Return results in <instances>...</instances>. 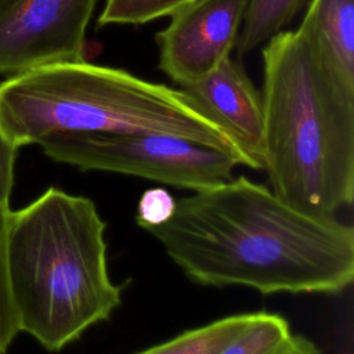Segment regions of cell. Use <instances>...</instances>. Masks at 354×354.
Here are the masks:
<instances>
[{"instance_id": "17", "label": "cell", "mask_w": 354, "mask_h": 354, "mask_svg": "<svg viewBox=\"0 0 354 354\" xmlns=\"http://www.w3.org/2000/svg\"><path fill=\"white\" fill-rule=\"evenodd\" d=\"M274 354H319V351L308 339L299 335H292L288 342Z\"/></svg>"}, {"instance_id": "15", "label": "cell", "mask_w": 354, "mask_h": 354, "mask_svg": "<svg viewBox=\"0 0 354 354\" xmlns=\"http://www.w3.org/2000/svg\"><path fill=\"white\" fill-rule=\"evenodd\" d=\"M176 209V199L160 187L149 188L142 192L137 206L136 221L141 228L160 225L167 221Z\"/></svg>"}, {"instance_id": "2", "label": "cell", "mask_w": 354, "mask_h": 354, "mask_svg": "<svg viewBox=\"0 0 354 354\" xmlns=\"http://www.w3.org/2000/svg\"><path fill=\"white\" fill-rule=\"evenodd\" d=\"M263 170L271 191L313 216L354 196V93L299 28L261 47Z\"/></svg>"}, {"instance_id": "4", "label": "cell", "mask_w": 354, "mask_h": 354, "mask_svg": "<svg viewBox=\"0 0 354 354\" xmlns=\"http://www.w3.org/2000/svg\"><path fill=\"white\" fill-rule=\"evenodd\" d=\"M0 123L18 147L64 134L153 131L234 152L181 88L86 59L6 79L0 83Z\"/></svg>"}, {"instance_id": "12", "label": "cell", "mask_w": 354, "mask_h": 354, "mask_svg": "<svg viewBox=\"0 0 354 354\" xmlns=\"http://www.w3.org/2000/svg\"><path fill=\"white\" fill-rule=\"evenodd\" d=\"M292 336L288 321L272 313H252L245 328L217 354H274Z\"/></svg>"}, {"instance_id": "6", "label": "cell", "mask_w": 354, "mask_h": 354, "mask_svg": "<svg viewBox=\"0 0 354 354\" xmlns=\"http://www.w3.org/2000/svg\"><path fill=\"white\" fill-rule=\"evenodd\" d=\"M98 0H10L0 10V75L83 61Z\"/></svg>"}, {"instance_id": "8", "label": "cell", "mask_w": 354, "mask_h": 354, "mask_svg": "<svg viewBox=\"0 0 354 354\" xmlns=\"http://www.w3.org/2000/svg\"><path fill=\"white\" fill-rule=\"evenodd\" d=\"M181 90L224 134L241 163L263 170V100L231 55Z\"/></svg>"}, {"instance_id": "10", "label": "cell", "mask_w": 354, "mask_h": 354, "mask_svg": "<svg viewBox=\"0 0 354 354\" xmlns=\"http://www.w3.org/2000/svg\"><path fill=\"white\" fill-rule=\"evenodd\" d=\"M311 0H248L236 47L238 55L250 54L281 33Z\"/></svg>"}, {"instance_id": "1", "label": "cell", "mask_w": 354, "mask_h": 354, "mask_svg": "<svg viewBox=\"0 0 354 354\" xmlns=\"http://www.w3.org/2000/svg\"><path fill=\"white\" fill-rule=\"evenodd\" d=\"M145 231L201 285L339 293L354 279L351 225L300 212L245 176L176 199L171 217Z\"/></svg>"}, {"instance_id": "18", "label": "cell", "mask_w": 354, "mask_h": 354, "mask_svg": "<svg viewBox=\"0 0 354 354\" xmlns=\"http://www.w3.org/2000/svg\"><path fill=\"white\" fill-rule=\"evenodd\" d=\"M8 1H10V0H0V10H1V8H3Z\"/></svg>"}, {"instance_id": "11", "label": "cell", "mask_w": 354, "mask_h": 354, "mask_svg": "<svg viewBox=\"0 0 354 354\" xmlns=\"http://www.w3.org/2000/svg\"><path fill=\"white\" fill-rule=\"evenodd\" d=\"M252 313L228 315L203 326L185 330L160 344L136 354H217L235 335H238Z\"/></svg>"}, {"instance_id": "13", "label": "cell", "mask_w": 354, "mask_h": 354, "mask_svg": "<svg viewBox=\"0 0 354 354\" xmlns=\"http://www.w3.org/2000/svg\"><path fill=\"white\" fill-rule=\"evenodd\" d=\"M195 0H106L98 28L109 25H144L170 17Z\"/></svg>"}, {"instance_id": "14", "label": "cell", "mask_w": 354, "mask_h": 354, "mask_svg": "<svg viewBox=\"0 0 354 354\" xmlns=\"http://www.w3.org/2000/svg\"><path fill=\"white\" fill-rule=\"evenodd\" d=\"M10 207L0 205V354H4L19 330L11 297L7 263V228Z\"/></svg>"}, {"instance_id": "9", "label": "cell", "mask_w": 354, "mask_h": 354, "mask_svg": "<svg viewBox=\"0 0 354 354\" xmlns=\"http://www.w3.org/2000/svg\"><path fill=\"white\" fill-rule=\"evenodd\" d=\"M299 29L342 86L354 93V0H311Z\"/></svg>"}, {"instance_id": "7", "label": "cell", "mask_w": 354, "mask_h": 354, "mask_svg": "<svg viewBox=\"0 0 354 354\" xmlns=\"http://www.w3.org/2000/svg\"><path fill=\"white\" fill-rule=\"evenodd\" d=\"M248 0H195L170 15L155 36L159 68L180 87L194 83L231 55Z\"/></svg>"}, {"instance_id": "5", "label": "cell", "mask_w": 354, "mask_h": 354, "mask_svg": "<svg viewBox=\"0 0 354 354\" xmlns=\"http://www.w3.org/2000/svg\"><path fill=\"white\" fill-rule=\"evenodd\" d=\"M39 147L50 159L82 171L136 176L192 191L228 181L242 165L228 149L153 131L64 134Z\"/></svg>"}, {"instance_id": "16", "label": "cell", "mask_w": 354, "mask_h": 354, "mask_svg": "<svg viewBox=\"0 0 354 354\" xmlns=\"http://www.w3.org/2000/svg\"><path fill=\"white\" fill-rule=\"evenodd\" d=\"M18 145L8 137L0 123V205L8 206L12 183L14 165L18 152Z\"/></svg>"}, {"instance_id": "3", "label": "cell", "mask_w": 354, "mask_h": 354, "mask_svg": "<svg viewBox=\"0 0 354 354\" xmlns=\"http://www.w3.org/2000/svg\"><path fill=\"white\" fill-rule=\"evenodd\" d=\"M106 223L93 199L50 187L10 212L7 263L19 330L58 351L122 303L106 264Z\"/></svg>"}]
</instances>
